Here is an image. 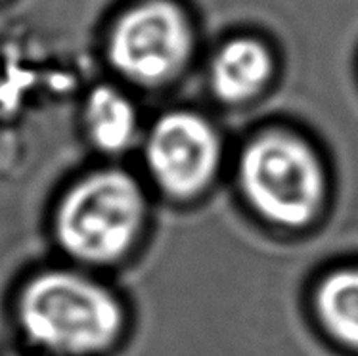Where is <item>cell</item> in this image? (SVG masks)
Masks as SVG:
<instances>
[{
  "label": "cell",
  "instance_id": "obj_2",
  "mask_svg": "<svg viewBox=\"0 0 358 356\" xmlns=\"http://www.w3.org/2000/svg\"><path fill=\"white\" fill-rule=\"evenodd\" d=\"M146 215L144 190L131 173L96 169L59 196L52 211V238L79 266H111L131 253Z\"/></svg>",
  "mask_w": 358,
  "mask_h": 356
},
{
  "label": "cell",
  "instance_id": "obj_3",
  "mask_svg": "<svg viewBox=\"0 0 358 356\" xmlns=\"http://www.w3.org/2000/svg\"><path fill=\"white\" fill-rule=\"evenodd\" d=\"M241 194L259 217L285 228L313 222L326 197V175L315 150L287 132H264L241 152Z\"/></svg>",
  "mask_w": 358,
  "mask_h": 356
},
{
  "label": "cell",
  "instance_id": "obj_4",
  "mask_svg": "<svg viewBox=\"0 0 358 356\" xmlns=\"http://www.w3.org/2000/svg\"><path fill=\"white\" fill-rule=\"evenodd\" d=\"M194 29L171 0H146L129 8L111 29L108 54L124 79L157 87L175 79L190 62Z\"/></svg>",
  "mask_w": 358,
  "mask_h": 356
},
{
  "label": "cell",
  "instance_id": "obj_1",
  "mask_svg": "<svg viewBox=\"0 0 358 356\" xmlns=\"http://www.w3.org/2000/svg\"><path fill=\"white\" fill-rule=\"evenodd\" d=\"M14 320L31 347L50 356H100L124 329L115 293L77 269H44L15 293Z\"/></svg>",
  "mask_w": 358,
  "mask_h": 356
},
{
  "label": "cell",
  "instance_id": "obj_8",
  "mask_svg": "<svg viewBox=\"0 0 358 356\" xmlns=\"http://www.w3.org/2000/svg\"><path fill=\"white\" fill-rule=\"evenodd\" d=\"M318 320L336 341L358 349V266L337 269L315 291Z\"/></svg>",
  "mask_w": 358,
  "mask_h": 356
},
{
  "label": "cell",
  "instance_id": "obj_7",
  "mask_svg": "<svg viewBox=\"0 0 358 356\" xmlns=\"http://www.w3.org/2000/svg\"><path fill=\"white\" fill-rule=\"evenodd\" d=\"M85 131L96 150L108 155L123 153L136 138L138 115L132 102L111 87L90 92L83 111Z\"/></svg>",
  "mask_w": 358,
  "mask_h": 356
},
{
  "label": "cell",
  "instance_id": "obj_6",
  "mask_svg": "<svg viewBox=\"0 0 358 356\" xmlns=\"http://www.w3.org/2000/svg\"><path fill=\"white\" fill-rule=\"evenodd\" d=\"M274 71L268 48L251 36L222 44L209 67V83L219 100L243 104L263 92Z\"/></svg>",
  "mask_w": 358,
  "mask_h": 356
},
{
  "label": "cell",
  "instance_id": "obj_5",
  "mask_svg": "<svg viewBox=\"0 0 358 356\" xmlns=\"http://www.w3.org/2000/svg\"><path fill=\"white\" fill-rule=\"evenodd\" d=\"M219 165V134L194 111H169L148 134V171L161 192L175 199H192L205 192Z\"/></svg>",
  "mask_w": 358,
  "mask_h": 356
}]
</instances>
